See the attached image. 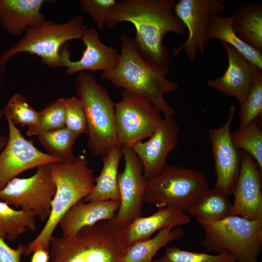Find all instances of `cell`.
Returning <instances> with one entry per match:
<instances>
[{"label":"cell","mask_w":262,"mask_h":262,"mask_svg":"<svg viewBox=\"0 0 262 262\" xmlns=\"http://www.w3.org/2000/svg\"><path fill=\"white\" fill-rule=\"evenodd\" d=\"M122 148L125 166L117 179L119 207L114 218L108 221L116 231L141 216L146 184L142 164L132 148Z\"/></svg>","instance_id":"7c38bea8"},{"label":"cell","mask_w":262,"mask_h":262,"mask_svg":"<svg viewBox=\"0 0 262 262\" xmlns=\"http://www.w3.org/2000/svg\"><path fill=\"white\" fill-rule=\"evenodd\" d=\"M240 169L230 215L262 219V171L249 154L243 150H240Z\"/></svg>","instance_id":"9a60e30c"},{"label":"cell","mask_w":262,"mask_h":262,"mask_svg":"<svg viewBox=\"0 0 262 262\" xmlns=\"http://www.w3.org/2000/svg\"><path fill=\"white\" fill-rule=\"evenodd\" d=\"M235 113V107L230 106L223 125L208 131L216 177L213 189L227 197L233 194L240 165V150L234 147L231 137V125Z\"/></svg>","instance_id":"5bb4252c"},{"label":"cell","mask_w":262,"mask_h":262,"mask_svg":"<svg viewBox=\"0 0 262 262\" xmlns=\"http://www.w3.org/2000/svg\"><path fill=\"white\" fill-rule=\"evenodd\" d=\"M190 222L189 216L182 208L169 205L159 208L151 215L136 218L118 233L121 243L127 248L137 241L150 238L154 233L164 228H175Z\"/></svg>","instance_id":"d6986e66"},{"label":"cell","mask_w":262,"mask_h":262,"mask_svg":"<svg viewBox=\"0 0 262 262\" xmlns=\"http://www.w3.org/2000/svg\"><path fill=\"white\" fill-rule=\"evenodd\" d=\"M118 63L113 70L101 77L117 88L131 91L148 99L164 117H173L176 111L164 95L178 90V82L170 81L158 72L139 54L132 40L126 34L120 36Z\"/></svg>","instance_id":"7a4b0ae2"},{"label":"cell","mask_w":262,"mask_h":262,"mask_svg":"<svg viewBox=\"0 0 262 262\" xmlns=\"http://www.w3.org/2000/svg\"><path fill=\"white\" fill-rule=\"evenodd\" d=\"M221 43L227 55L228 67L221 77L209 80L207 84L224 96L234 97L241 105L252 83L262 75V69L248 61L229 44Z\"/></svg>","instance_id":"e0dca14e"},{"label":"cell","mask_w":262,"mask_h":262,"mask_svg":"<svg viewBox=\"0 0 262 262\" xmlns=\"http://www.w3.org/2000/svg\"><path fill=\"white\" fill-rule=\"evenodd\" d=\"M4 115L3 110L0 109V117ZM8 140V137L2 135H0V153L5 147Z\"/></svg>","instance_id":"74e56055"},{"label":"cell","mask_w":262,"mask_h":262,"mask_svg":"<svg viewBox=\"0 0 262 262\" xmlns=\"http://www.w3.org/2000/svg\"><path fill=\"white\" fill-rule=\"evenodd\" d=\"M50 258L49 250L38 248L33 252L31 262H48Z\"/></svg>","instance_id":"8d00e7d4"},{"label":"cell","mask_w":262,"mask_h":262,"mask_svg":"<svg viewBox=\"0 0 262 262\" xmlns=\"http://www.w3.org/2000/svg\"><path fill=\"white\" fill-rule=\"evenodd\" d=\"M209 189L201 172L166 164L157 176L146 180L144 203L158 208L175 205L186 212Z\"/></svg>","instance_id":"ba28073f"},{"label":"cell","mask_w":262,"mask_h":262,"mask_svg":"<svg viewBox=\"0 0 262 262\" xmlns=\"http://www.w3.org/2000/svg\"><path fill=\"white\" fill-rule=\"evenodd\" d=\"M75 89L86 115L88 147L94 155L103 157L118 145L115 125V103L106 89L86 71L79 72Z\"/></svg>","instance_id":"5b68a950"},{"label":"cell","mask_w":262,"mask_h":262,"mask_svg":"<svg viewBox=\"0 0 262 262\" xmlns=\"http://www.w3.org/2000/svg\"><path fill=\"white\" fill-rule=\"evenodd\" d=\"M231 16L233 29L239 38L262 52V2L243 5Z\"/></svg>","instance_id":"603a6c76"},{"label":"cell","mask_w":262,"mask_h":262,"mask_svg":"<svg viewBox=\"0 0 262 262\" xmlns=\"http://www.w3.org/2000/svg\"><path fill=\"white\" fill-rule=\"evenodd\" d=\"M226 10L223 0L176 1L174 12L188 31V36L182 45L173 49V55H178L183 50L189 61L194 62L198 53L203 54L209 44L207 34L210 15H219Z\"/></svg>","instance_id":"8fae6325"},{"label":"cell","mask_w":262,"mask_h":262,"mask_svg":"<svg viewBox=\"0 0 262 262\" xmlns=\"http://www.w3.org/2000/svg\"><path fill=\"white\" fill-rule=\"evenodd\" d=\"M119 204V201L115 200L79 201L68 210L59 222L62 236H70L83 228L100 221L112 220Z\"/></svg>","instance_id":"ffe728a7"},{"label":"cell","mask_w":262,"mask_h":262,"mask_svg":"<svg viewBox=\"0 0 262 262\" xmlns=\"http://www.w3.org/2000/svg\"><path fill=\"white\" fill-rule=\"evenodd\" d=\"M121 99L115 104V125L118 145L132 147L149 138L158 128L161 113L146 98L122 90Z\"/></svg>","instance_id":"9c48e42d"},{"label":"cell","mask_w":262,"mask_h":262,"mask_svg":"<svg viewBox=\"0 0 262 262\" xmlns=\"http://www.w3.org/2000/svg\"><path fill=\"white\" fill-rule=\"evenodd\" d=\"M179 131L172 117H164L148 140L139 142L132 147L142 164L146 180L157 176L167 164L168 155L178 144Z\"/></svg>","instance_id":"2e32d148"},{"label":"cell","mask_w":262,"mask_h":262,"mask_svg":"<svg viewBox=\"0 0 262 262\" xmlns=\"http://www.w3.org/2000/svg\"><path fill=\"white\" fill-rule=\"evenodd\" d=\"M184 235L181 228L167 227L159 231L154 237L137 241L129 246L122 262H152L158 251Z\"/></svg>","instance_id":"d4e9b609"},{"label":"cell","mask_w":262,"mask_h":262,"mask_svg":"<svg viewBox=\"0 0 262 262\" xmlns=\"http://www.w3.org/2000/svg\"><path fill=\"white\" fill-rule=\"evenodd\" d=\"M83 11L88 14L98 29L103 30L110 12L116 3L115 0H80Z\"/></svg>","instance_id":"e575fe53"},{"label":"cell","mask_w":262,"mask_h":262,"mask_svg":"<svg viewBox=\"0 0 262 262\" xmlns=\"http://www.w3.org/2000/svg\"><path fill=\"white\" fill-rule=\"evenodd\" d=\"M153 262H236L232 255L227 253L211 255L206 252L185 250L176 246H165L162 256Z\"/></svg>","instance_id":"4dcf8cb0"},{"label":"cell","mask_w":262,"mask_h":262,"mask_svg":"<svg viewBox=\"0 0 262 262\" xmlns=\"http://www.w3.org/2000/svg\"><path fill=\"white\" fill-rule=\"evenodd\" d=\"M3 110L15 124L29 127L35 125L38 121L39 112L30 106L26 97L19 93L12 95Z\"/></svg>","instance_id":"1f68e13d"},{"label":"cell","mask_w":262,"mask_h":262,"mask_svg":"<svg viewBox=\"0 0 262 262\" xmlns=\"http://www.w3.org/2000/svg\"><path fill=\"white\" fill-rule=\"evenodd\" d=\"M26 249L22 244H19L16 249L11 247L0 236V262H20Z\"/></svg>","instance_id":"d590c367"},{"label":"cell","mask_w":262,"mask_h":262,"mask_svg":"<svg viewBox=\"0 0 262 262\" xmlns=\"http://www.w3.org/2000/svg\"><path fill=\"white\" fill-rule=\"evenodd\" d=\"M48 165L56 186L51 212L42 230L27 246L26 256L38 248L49 250L50 239L62 217L74 205L89 195L95 183L93 171L84 155Z\"/></svg>","instance_id":"3957f363"},{"label":"cell","mask_w":262,"mask_h":262,"mask_svg":"<svg viewBox=\"0 0 262 262\" xmlns=\"http://www.w3.org/2000/svg\"><path fill=\"white\" fill-rule=\"evenodd\" d=\"M65 98H60L39 112L37 122L28 127V136L37 135L65 126Z\"/></svg>","instance_id":"f546056e"},{"label":"cell","mask_w":262,"mask_h":262,"mask_svg":"<svg viewBox=\"0 0 262 262\" xmlns=\"http://www.w3.org/2000/svg\"><path fill=\"white\" fill-rule=\"evenodd\" d=\"M8 125L7 144L0 153V190L21 173L39 166L63 161L37 149L26 140L9 115L4 114Z\"/></svg>","instance_id":"4fadbf2b"},{"label":"cell","mask_w":262,"mask_h":262,"mask_svg":"<svg viewBox=\"0 0 262 262\" xmlns=\"http://www.w3.org/2000/svg\"><path fill=\"white\" fill-rule=\"evenodd\" d=\"M239 126L242 129L262 114V75L252 84L248 94L240 105Z\"/></svg>","instance_id":"d6a6232c"},{"label":"cell","mask_w":262,"mask_h":262,"mask_svg":"<svg viewBox=\"0 0 262 262\" xmlns=\"http://www.w3.org/2000/svg\"><path fill=\"white\" fill-rule=\"evenodd\" d=\"M258 118L242 129L234 130L231 137L234 147L249 154L262 171V131Z\"/></svg>","instance_id":"f1b7e54d"},{"label":"cell","mask_w":262,"mask_h":262,"mask_svg":"<svg viewBox=\"0 0 262 262\" xmlns=\"http://www.w3.org/2000/svg\"><path fill=\"white\" fill-rule=\"evenodd\" d=\"M44 0H0V25L11 35L21 37L29 28L45 20Z\"/></svg>","instance_id":"44dd1931"},{"label":"cell","mask_w":262,"mask_h":262,"mask_svg":"<svg viewBox=\"0 0 262 262\" xmlns=\"http://www.w3.org/2000/svg\"><path fill=\"white\" fill-rule=\"evenodd\" d=\"M85 46L80 59L70 60L67 46L61 50V66L66 67V73L73 75L89 70L109 72L116 66L120 54L113 46L103 44L99 38L98 32L93 28H87L81 39Z\"/></svg>","instance_id":"ac0fdd59"},{"label":"cell","mask_w":262,"mask_h":262,"mask_svg":"<svg viewBox=\"0 0 262 262\" xmlns=\"http://www.w3.org/2000/svg\"><path fill=\"white\" fill-rule=\"evenodd\" d=\"M175 0H121L111 10L105 26L115 27L122 22L134 26L132 41L141 56L164 76L172 58L164 43L169 33L184 35L187 30L174 12Z\"/></svg>","instance_id":"6da1fadb"},{"label":"cell","mask_w":262,"mask_h":262,"mask_svg":"<svg viewBox=\"0 0 262 262\" xmlns=\"http://www.w3.org/2000/svg\"><path fill=\"white\" fill-rule=\"evenodd\" d=\"M205 237L207 251L227 253L236 262H258L262 249V219L230 215L215 222L196 220Z\"/></svg>","instance_id":"52a82bcc"},{"label":"cell","mask_w":262,"mask_h":262,"mask_svg":"<svg viewBox=\"0 0 262 262\" xmlns=\"http://www.w3.org/2000/svg\"><path fill=\"white\" fill-rule=\"evenodd\" d=\"M87 28L83 17L79 15L63 23L45 20L37 26L28 28L18 41L0 56L1 76H4L8 61L20 53L37 55L49 68L62 67V48L70 40H81Z\"/></svg>","instance_id":"8992f818"},{"label":"cell","mask_w":262,"mask_h":262,"mask_svg":"<svg viewBox=\"0 0 262 262\" xmlns=\"http://www.w3.org/2000/svg\"><path fill=\"white\" fill-rule=\"evenodd\" d=\"M35 214L32 212L17 210L0 200V236L13 241L25 233L27 229H36Z\"/></svg>","instance_id":"4316f807"},{"label":"cell","mask_w":262,"mask_h":262,"mask_svg":"<svg viewBox=\"0 0 262 262\" xmlns=\"http://www.w3.org/2000/svg\"><path fill=\"white\" fill-rule=\"evenodd\" d=\"M51 262H122L127 248L108 221L83 228L67 236H52Z\"/></svg>","instance_id":"277c9868"},{"label":"cell","mask_w":262,"mask_h":262,"mask_svg":"<svg viewBox=\"0 0 262 262\" xmlns=\"http://www.w3.org/2000/svg\"><path fill=\"white\" fill-rule=\"evenodd\" d=\"M207 38L208 40L216 39L229 44L248 61L262 69V52L250 47L237 35L232 26L231 15L222 16L212 14Z\"/></svg>","instance_id":"cb8c5ba5"},{"label":"cell","mask_w":262,"mask_h":262,"mask_svg":"<svg viewBox=\"0 0 262 262\" xmlns=\"http://www.w3.org/2000/svg\"><path fill=\"white\" fill-rule=\"evenodd\" d=\"M231 206L228 197L209 189L187 212L196 220L215 222L230 216Z\"/></svg>","instance_id":"484cf974"},{"label":"cell","mask_w":262,"mask_h":262,"mask_svg":"<svg viewBox=\"0 0 262 262\" xmlns=\"http://www.w3.org/2000/svg\"><path fill=\"white\" fill-rule=\"evenodd\" d=\"M122 156V148L117 145L103 156L101 171L95 178V185L91 193L82 201H119L117 179Z\"/></svg>","instance_id":"7402d4cb"},{"label":"cell","mask_w":262,"mask_h":262,"mask_svg":"<svg viewBox=\"0 0 262 262\" xmlns=\"http://www.w3.org/2000/svg\"><path fill=\"white\" fill-rule=\"evenodd\" d=\"M79 136L66 126L38 136V139L49 154L62 161L73 159V147Z\"/></svg>","instance_id":"83f0119b"},{"label":"cell","mask_w":262,"mask_h":262,"mask_svg":"<svg viewBox=\"0 0 262 262\" xmlns=\"http://www.w3.org/2000/svg\"><path fill=\"white\" fill-rule=\"evenodd\" d=\"M66 108L65 126L79 136L87 134L88 127L85 113L78 97L65 98Z\"/></svg>","instance_id":"836d02e7"},{"label":"cell","mask_w":262,"mask_h":262,"mask_svg":"<svg viewBox=\"0 0 262 262\" xmlns=\"http://www.w3.org/2000/svg\"><path fill=\"white\" fill-rule=\"evenodd\" d=\"M48 164L37 167L36 172L30 177L12 179L0 190V200L21 210L33 212L42 222L47 221L56 192Z\"/></svg>","instance_id":"30bf717a"}]
</instances>
